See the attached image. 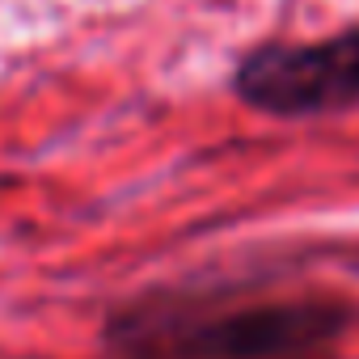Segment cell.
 <instances>
[{
  "label": "cell",
  "mask_w": 359,
  "mask_h": 359,
  "mask_svg": "<svg viewBox=\"0 0 359 359\" xmlns=\"http://www.w3.org/2000/svg\"><path fill=\"white\" fill-rule=\"evenodd\" d=\"M351 309L275 275L152 283L106 309V359H346Z\"/></svg>",
  "instance_id": "cell-1"
},
{
  "label": "cell",
  "mask_w": 359,
  "mask_h": 359,
  "mask_svg": "<svg viewBox=\"0 0 359 359\" xmlns=\"http://www.w3.org/2000/svg\"><path fill=\"white\" fill-rule=\"evenodd\" d=\"M245 110L271 118H325L359 106V22L325 39H266L250 47L229 76Z\"/></svg>",
  "instance_id": "cell-2"
}]
</instances>
